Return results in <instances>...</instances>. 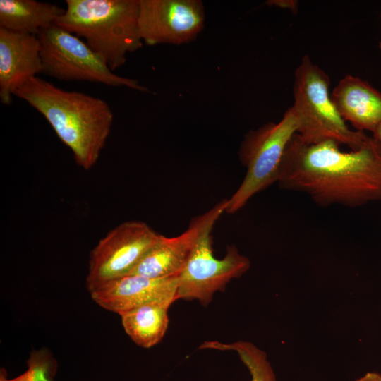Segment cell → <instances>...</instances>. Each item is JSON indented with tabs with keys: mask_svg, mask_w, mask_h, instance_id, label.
<instances>
[{
	"mask_svg": "<svg viewBox=\"0 0 381 381\" xmlns=\"http://www.w3.org/2000/svg\"><path fill=\"white\" fill-rule=\"evenodd\" d=\"M326 140L304 143L296 133L283 155L279 186L302 192L322 207H356L381 200V151L373 138L362 148L343 152Z\"/></svg>",
	"mask_w": 381,
	"mask_h": 381,
	"instance_id": "6da1fadb",
	"label": "cell"
},
{
	"mask_svg": "<svg viewBox=\"0 0 381 381\" xmlns=\"http://www.w3.org/2000/svg\"><path fill=\"white\" fill-rule=\"evenodd\" d=\"M13 95L37 110L73 154L75 163L90 170L97 162L110 134L114 116L104 99L68 91L37 76L17 87Z\"/></svg>",
	"mask_w": 381,
	"mask_h": 381,
	"instance_id": "7a4b0ae2",
	"label": "cell"
},
{
	"mask_svg": "<svg viewBox=\"0 0 381 381\" xmlns=\"http://www.w3.org/2000/svg\"><path fill=\"white\" fill-rule=\"evenodd\" d=\"M56 25L83 37L113 71L126 54L143 46L138 28L139 0H66Z\"/></svg>",
	"mask_w": 381,
	"mask_h": 381,
	"instance_id": "3957f363",
	"label": "cell"
},
{
	"mask_svg": "<svg viewBox=\"0 0 381 381\" xmlns=\"http://www.w3.org/2000/svg\"><path fill=\"white\" fill-rule=\"evenodd\" d=\"M329 76L305 56L295 72L291 107L298 120L297 134L306 143L333 140L358 150L371 139L363 131L349 128L329 92Z\"/></svg>",
	"mask_w": 381,
	"mask_h": 381,
	"instance_id": "277c9868",
	"label": "cell"
},
{
	"mask_svg": "<svg viewBox=\"0 0 381 381\" xmlns=\"http://www.w3.org/2000/svg\"><path fill=\"white\" fill-rule=\"evenodd\" d=\"M226 204L227 199H224L203 214L198 237L177 276V299L197 300L207 306L217 291H224L231 279L241 277L250 268L249 259L239 253L234 246L227 247L223 258L214 256L212 231L225 212Z\"/></svg>",
	"mask_w": 381,
	"mask_h": 381,
	"instance_id": "5b68a950",
	"label": "cell"
},
{
	"mask_svg": "<svg viewBox=\"0 0 381 381\" xmlns=\"http://www.w3.org/2000/svg\"><path fill=\"white\" fill-rule=\"evenodd\" d=\"M298 128V118L291 107L279 122L267 123L246 133L238 152L246 174L238 188L227 200L226 212H236L256 193L277 182L285 150Z\"/></svg>",
	"mask_w": 381,
	"mask_h": 381,
	"instance_id": "8992f818",
	"label": "cell"
},
{
	"mask_svg": "<svg viewBox=\"0 0 381 381\" xmlns=\"http://www.w3.org/2000/svg\"><path fill=\"white\" fill-rule=\"evenodd\" d=\"M42 73L64 81H89L149 92L137 80L119 76L79 37L54 25L41 31Z\"/></svg>",
	"mask_w": 381,
	"mask_h": 381,
	"instance_id": "52a82bcc",
	"label": "cell"
},
{
	"mask_svg": "<svg viewBox=\"0 0 381 381\" xmlns=\"http://www.w3.org/2000/svg\"><path fill=\"white\" fill-rule=\"evenodd\" d=\"M160 236L140 221L126 222L111 230L90 253L86 277L89 292L128 275Z\"/></svg>",
	"mask_w": 381,
	"mask_h": 381,
	"instance_id": "ba28073f",
	"label": "cell"
},
{
	"mask_svg": "<svg viewBox=\"0 0 381 381\" xmlns=\"http://www.w3.org/2000/svg\"><path fill=\"white\" fill-rule=\"evenodd\" d=\"M204 23L200 0H139V32L147 45L188 43L202 32Z\"/></svg>",
	"mask_w": 381,
	"mask_h": 381,
	"instance_id": "9c48e42d",
	"label": "cell"
},
{
	"mask_svg": "<svg viewBox=\"0 0 381 381\" xmlns=\"http://www.w3.org/2000/svg\"><path fill=\"white\" fill-rule=\"evenodd\" d=\"M178 277L150 278L127 275L110 281L90 292L92 299L119 315L150 303L172 304L176 298Z\"/></svg>",
	"mask_w": 381,
	"mask_h": 381,
	"instance_id": "30bf717a",
	"label": "cell"
},
{
	"mask_svg": "<svg viewBox=\"0 0 381 381\" xmlns=\"http://www.w3.org/2000/svg\"><path fill=\"white\" fill-rule=\"evenodd\" d=\"M42 73L37 35L0 28V99L9 105L14 90Z\"/></svg>",
	"mask_w": 381,
	"mask_h": 381,
	"instance_id": "8fae6325",
	"label": "cell"
},
{
	"mask_svg": "<svg viewBox=\"0 0 381 381\" xmlns=\"http://www.w3.org/2000/svg\"><path fill=\"white\" fill-rule=\"evenodd\" d=\"M203 222V214L194 218L181 234L171 238L161 235L128 275L150 278L177 277L190 254Z\"/></svg>",
	"mask_w": 381,
	"mask_h": 381,
	"instance_id": "7c38bea8",
	"label": "cell"
},
{
	"mask_svg": "<svg viewBox=\"0 0 381 381\" xmlns=\"http://www.w3.org/2000/svg\"><path fill=\"white\" fill-rule=\"evenodd\" d=\"M330 97L344 121L356 131L373 132L381 123V92L367 81L346 75Z\"/></svg>",
	"mask_w": 381,
	"mask_h": 381,
	"instance_id": "4fadbf2b",
	"label": "cell"
},
{
	"mask_svg": "<svg viewBox=\"0 0 381 381\" xmlns=\"http://www.w3.org/2000/svg\"><path fill=\"white\" fill-rule=\"evenodd\" d=\"M64 8L35 0H0V28L37 35L54 25Z\"/></svg>",
	"mask_w": 381,
	"mask_h": 381,
	"instance_id": "5bb4252c",
	"label": "cell"
},
{
	"mask_svg": "<svg viewBox=\"0 0 381 381\" xmlns=\"http://www.w3.org/2000/svg\"><path fill=\"white\" fill-rule=\"evenodd\" d=\"M171 304L150 303L120 315L122 326L138 346L148 349L157 344L169 325L168 310Z\"/></svg>",
	"mask_w": 381,
	"mask_h": 381,
	"instance_id": "9a60e30c",
	"label": "cell"
},
{
	"mask_svg": "<svg viewBox=\"0 0 381 381\" xmlns=\"http://www.w3.org/2000/svg\"><path fill=\"white\" fill-rule=\"evenodd\" d=\"M200 349L235 351L251 375V381H277L265 351L253 344L238 341L226 344L217 341L203 342Z\"/></svg>",
	"mask_w": 381,
	"mask_h": 381,
	"instance_id": "2e32d148",
	"label": "cell"
},
{
	"mask_svg": "<svg viewBox=\"0 0 381 381\" xmlns=\"http://www.w3.org/2000/svg\"><path fill=\"white\" fill-rule=\"evenodd\" d=\"M28 369L19 376L8 379L5 368L0 370V381H54L58 363L47 348L32 349L27 360Z\"/></svg>",
	"mask_w": 381,
	"mask_h": 381,
	"instance_id": "e0dca14e",
	"label": "cell"
},
{
	"mask_svg": "<svg viewBox=\"0 0 381 381\" xmlns=\"http://www.w3.org/2000/svg\"><path fill=\"white\" fill-rule=\"evenodd\" d=\"M294 2H295V1L273 0V1H269L267 4H270V5L278 6L282 7V8H290V9H292V11H293V9L294 8H296V7H294V5L296 6V4H297L296 3H294Z\"/></svg>",
	"mask_w": 381,
	"mask_h": 381,
	"instance_id": "ac0fdd59",
	"label": "cell"
},
{
	"mask_svg": "<svg viewBox=\"0 0 381 381\" xmlns=\"http://www.w3.org/2000/svg\"><path fill=\"white\" fill-rule=\"evenodd\" d=\"M356 381H381V375L377 373H367Z\"/></svg>",
	"mask_w": 381,
	"mask_h": 381,
	"instance_id": "d6986e66",
	"label": "cell"
},
{
	"mask_svg": "<svg viewBox=\"0 0 381 381\" xmlns=\"http://www.w3.org/2000/svg\"><path fill=\"white\" fill-rule=\"evenodd\" d=\"M373 133L372 138L381 151V123L375 128Z\"/></svg>",
	"mask_w": 381,
	"mask_h": 381,
	"instance_id": "ffe728a7",
	"label": "cell"
}]
</instances>
